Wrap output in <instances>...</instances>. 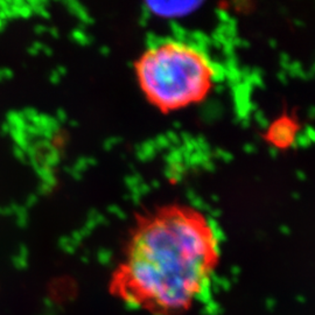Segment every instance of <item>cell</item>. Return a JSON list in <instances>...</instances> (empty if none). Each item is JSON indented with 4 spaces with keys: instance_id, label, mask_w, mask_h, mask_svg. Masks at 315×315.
Instances as JSON below:
<instances>
[{
    "instance_id": "cell-1",
    "label": "cell",
    "mask_w": 315,
    "mask_h": 315,
    "mask_svg": "<svg viewBox=\"0 0 315 315\" xmlns=\"http://www.w3.org/2000/svg\"><path fill=\"white\" fill-rule=\"evenodd\" d=\"M221 243L199 209L170 203L137 215L109 293L152 315L191 310L219 269Z\"/></svg>"
},
{
    "instance_id": "cell-2",
    "label": "cell",
    "mask_w": 315,
    "mask_h": 315,
    "mask_svg": "<svg viewBox=\"0 0 315 315\" xmlns=\"http://www.w3.org/2000/svg\"><path fill=\"white\" fill-rule=\"evenodd\" d=\"M134 69L143 95L163 113L202 103L217 78L216 67L207 53L182 40H165L147 48Z\"/></svg>"
},
{
    "instance_id": "cell-3",
    "label": "cell",
    "mask_w": 315,
    "mask_h": 315,
    "mask_svg": "<svg viewBox=\"0 0 315 315\" xmlns=\"http://www.w3.org/2000/svg\"><path fill=\"white\" fill-rule=\"evenodd\" d=\"M300 129L299 119L294 114L281 113L267 125L264 139L273 148L285 151L294 146Z\"/></svg>"
},
{
    "instance_id": "cell-4",
    "label": "cell",
    "mask_w": 315,
    "mask_h": 315,
    "mask_svg": "<svg viewBox=\"0 0 315 315\" xmlns=\"http://www.w3.org/2000/svg\"><path fill=\"white\" fill-rule=\"evenodd\" d=\"M153 11L161 16L180 17L190 13L191 10L200 6L199 2H170V4H153Z\"/></svg>"
}]
</instances>
